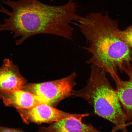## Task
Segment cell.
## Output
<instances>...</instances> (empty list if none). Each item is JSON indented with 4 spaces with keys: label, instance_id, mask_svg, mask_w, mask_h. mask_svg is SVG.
Wrapping results in <instances>:
<instances>
[{
    "label": "cell",
    "instance_id": "cell-1",
    "mask_svg": "<svg viewBox=\"0 0 132 132\" xmlns=\"http://www.w3.org/2000/svg\"><path fill=\"white\" fill-rule=\"evenodd\" d=\"M12 9L7 10L0 4V12L9 16L0 24V31L14 33V38L21 37L16 44H22L32 36L40 34L53 35L69 39L74 28L71 25L76 20L73 5L70 2L61 6L49 5L38 0H1Z\"/></svg>",
    "mask_w": 132,
    "mask_h": 132
},
{
    "label": "cell",
    "instance_id": "cell-2",
    "mask_svg": "<svg viewBox=\"0 0 132 132\" xmlns=\"http://www.w3.org/2000/svg\"><path fill=\"white\" fill-rule=\"evenodd\" d=\"M88 45L84 48L91 54L87 61L100 68L112 76L132 62V49L116 36L118 22L108 14L92 13L74 22Z\"/></svg>",
    "mask_w": 132,
    "mask_h": 132
},
{
    "label": "cell",
    "instance_id": "cell-3",
    "mask_svg": "<svg viewBox=\"0 0 132 132\" xmlns=\"http://www.w3.org/2000/svg\"><path fill=\"white\" fill-rule=\"evenodd\" d=\"M106 73L91 65L86 85L81 90H72L71 95L84 99L93 107L96 114L113 123L122 132H128L122 108Z\"/></svg>",
    "mask_w": 132,
    "mask_h": 132
},
{
    "label": "cell",
    "instance_id": "cell-4",
    "mask_svg": "<svg viewBox=\"0 0 132 132\" xmlns=\"http://www.w3.org/2000/svg\"><path fill=\"white\" fill-rule=\"evenodd\" d=\"M75 72L65 78L51 81L37 83H26L21 90L26 91L37 97L46 104L54 107L71 95L76 85Z\"/></svg>",
    "mask_w": 132,
    "mask_h": 132
},
{
    "label": "cell",
    "instance_id": "cell-5",
    "mask_svg": "<svg viewBox=\"0 0 132 132\" xmlns=\"http://www.w3.org/2000/svg\"><path fill=\"white\" fill-rule=\"evenodd\" d=\"M22 119L26 123H51L69 118H75L82 120L88 116V113L71 114L57 109L48 105L41 104L28 109H16Z\"/></svg>",
    "mask_w": 132,
    "mask_h": 132
},
{
    "label": "cell",
    "instance_id": "cell-6",
    "mask_svg": "<svg viewBox=\"0 0 132 132\" xmlns=\"http://www.w3.org/2000/svg\"><path fill=\"white\" fill-rule=\"evenodd\" d=\"M123 72L129 77L128 80L120 79L118 74L111 76L116 86V90L122 108L126 121H132V67L130 63L123 67Z\"/></svg>",
    "mask_w": 132,
    "mask_h": 132
},
{
    "label": "cell",
    "instance_id": "cell-7",
    "mask_svg": "<svg viewBox=\"0 0 132 132\" xmlns=\"http://www.w3.org/2000/svg\"><path fill=\"white\" fill-rule=\"evenodd\" d=\"M27 82L20 72L18 66L10 59H4L0 67V92L21 90Z\"/></svg>",
    "mask_w": 132,
    "mask_h": 132
},
{
    "label": "cell",
    "instance_id": "cell-8",
    "mask_svg": "<svg viewBox=\"0 0 132 132\" xmlns=\"http://www.w3.org/2000/svg\"><path fill=\"white\" fill-rule=\"evenodd\" d=\"M0 100L6 106L14 107L16 109H28L45 104L32 94L22 90L0 92Z\"/></svg>",
    "mask_w": 132,
    "mask_h": 132
},
{
    "label": "cell",
    "instance_id": "cell-9",
    "mask_svg": "<svg viewBox=\"0 0 132 132\" xmlns=\"http://www.w3.org/2000/svg\"><path fill=\"white\" fill-rule=\"evenodd\" d=\"M37 132H101L91 125L71 117L54 122L48 127H42Z\"/></svg>",
    "mask_w": 132,
    "mask_h": 132
},
{
    "label": "cell",
    "instance_id": "cell-10",
    "mask_svg": "<svg viewBox=\"0 0 132 132\" xmlns=\"http://www.w3.org/2000/svg\"><path fill=\"white\" fill-rule=\"evenodd\" d=\"M114 34L132 49V25L124 30L118 28L115 31Z\"/></svg>",
    "mask_w": 132,
    "mask_h": 132
},
{
    "label": "cell",
    "instance_id": "cell-11",
    "mask_svg": "<svg viewBox=\"0 0 132 132\" xmlns=\"http://www.w3.org/2000/svg\"><path fill=\"white\" fill-rule=\"evenodd\" d=\"M0 132H25L18 129L10 128L0 126Z\"/></svg>",
    "mask_w": 132,
    "mask_h": 132
}]
</instances>
